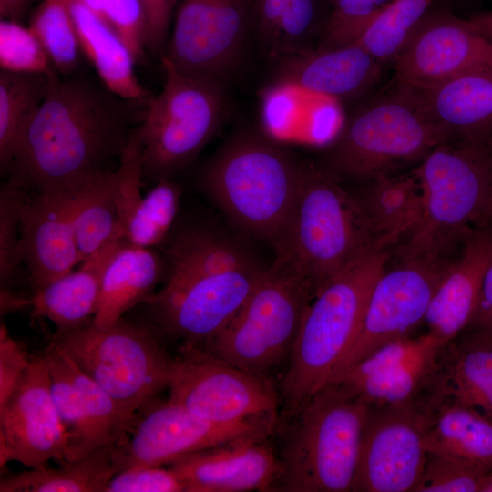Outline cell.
Wrapping results in <instances>:
<instances>
[{"label":"cell","instance_id":"cell-1","mask_svg":"<svg viewBox=\"0 0 492 492\" xmlns=\"http://www.w3.org/2000/svg\"><path fill=\"white\" fill-rule=\"evenodd\" d=\"M144 105L121 98L79 72L53 77L5 178L27 191L69 194L110 170Z\"/></svg>","mask_w":492,"mask_h":492},{"label":"cell","instance_id":"cell-2","mask_svg":"<svg viewBox=\"0 0 492 492\" xmlns=\"http://www.w3.org/2000/svg\"><path fill=\"white\" fill-rule=\"evenodd\" d=\"M304 163L256 133L233 137L202 173L209 197L243 233L278 251L289 232Z\"/></svg>","mask_w":492,"mask_h":492},{"label":"cell","instance_id":"cell-3","mask_svg":"<svg viewBox=\"0 0 492 492\" xmlns=\"http://www.w3.org/2000/svg\"><path fill=\"white\" fill-rule=\"evenodd\" d=\"M446 140L415 90L395 80L392 87L353 109L318 165L341 182L360 185L418 166Z\"/></svg>","mask_w":492,"mask_h":492},{"label":"cell","instance_id":"cell-4","mask_svg":"<svg viewBox=\"0 0 492 492\" xmlns=\"http://www.w3.org/2000/svg\"><path fill=\"white\" fill-rule=\"evenodd\" d=\"M392 249L381 240L357 196L323 169L305 164L282 257L309 283L313 296L360 259Z\"/></svg>","mask_w":492,"mask_h":492},{"label":"cell","instance_id":"cell-5","mask_svg":"<svg viewBox=\"0 0 492 492\" xmlns=\"http://www.w3.org/2000/svg\"><path fill=\"white\" fill-rule=\"evenodd\" d=\"M392 249L373 252L328 281L312 299L302 321L281 395L295 413L330 384L353 344L375 282Z\"/></svg>","mask_w":492,"mask_h":492},{"label":"cell","instance_id":"cell-6","mask_svg":"<svg viewBox=\"0 0 492 492\" xmlns=\"http://www.w3.org/2000/svg\"><path fill=\"white\" fill-rule=\"evenodd\" d=\"M371 405L329 384L294 414L279 456L276 488L290 492H349Z\"/></svg>","mask_w":492,"mask_h":492},{"label":"cell","instance_id":"cell-7","mask_svg":"<svg viewBox=\"0 0 492 492\" xmlns=\"http://www.w3.org/2000/svg\"><path fill=\"white\" fill-rule=\"evenodd\" d=\"M313 298L309 283L275 256L229 324L195 348L242 370L265 374L289 360Z\"/></svg>","mask_w":492,"mask_h":492},{"label":"cell","instance_id":"cell-8","mask_svg":"<svg viewBox=\"0 0 492 492\" xmlns=\"http://www.w3.org/2000/svg\"><path fill=\"white\" fill-rule=\"evenodd\" d=\"M165 82L148 100L134 131L143 175L160 180L190 164L220 128L226 112L223 82L186 75L164 56Z\"/></svg>","mask_w":492,"mask_h":492},{"label":"cell","instance_id":"cell-9","mask_svg":"<svg viewBox=\"0 0 492 492\" xmlns=\"http://www.w3.org/2000/svg\"><path fill=\"white\" fill-rule=\"evenodd\" d=\"M49 345L71 359L129 415H136L168 388L173 358L144 324L123 317L107 328L91 322L55 333Z\"/></svg>","mask_w":492,"mask_h":492},{"label":"cell","instance_id":"cell-10","mask_svg":"<svg viewBox=\"0 0 492 492\" xmlns=\"http://www.w3.org/2000/svg\"><path fill=\"white\" fill-rule=\"evenodd\" d=\"M415 171L423 210L410 236L456 250L469 229L485 222L492 190V142L447 139Z\"/></svg>","mask_w":492,"mask_h":492},{"label":"cell","instance_id":"cell-11","mask_svg":"<svg viewBox=\"0 0 492 492\" xmlns=\"http://www.w3.org/2000/svg\"><path fill=\"white\" fill-rule=\"evenodd\" d=\"M457 251H443L413 237L392 248L372 290L360 330L330 384L376 349L409 335L424 322Z\"/></svg>","mask_w":492,"mask_h":492},{"label":"cell","instance_id":"cell-12","mask_svg":"<svg viewBox=\"0 0 492 492\" xmlns=\"http://www.w3.org/2000/svg\"><path fill=\"white\" fill-rule=\"evenodd\" d=\"M277 416L218 424L200 418L171 402L156 399L140 409L126 437L113 448L117 473L145 466L169 465L191 453L247 438L267 439Z\"/></svg>","mask_w":492,"mask_h":492},{"label":"cell","instance_id":"cell-13","mask_svg":"<svg viewBox=\"0 0 492 492\" xmlns=\"http://www.w3.org/2000/svg\"><path fill=\"white\" fill-rule=\"evenodd\" d=\"M169 399L218 424L277 416L280 396L265 374L242 370L202 350L183 345L173 358Z\"/></svg>","mask_w":492,"mask_h":492},{"label":"cell","instance_id":"cell-14","mask_svg":"<svg viewBox=\"0 0 492 492\" xmlns=\"http://www.w3.org/2000/svg\"><path fill=\"white\" fill-rule=\"evenodd\" d=\"M266 268L251 265L175 282L163 286L145 303L162 331L200 347L217 336L234 318Z\"/></svg>","mask_w":492,"mask_h":492},{"label":"cell","instance_id":"cell-15","mask_svg":"<svg viewBox=\"0 0 492 492\" xmlns=\"http://www.w3.org/2000/svg\"><path fill=\"white\" fill-rule=\"evenodd\" d=\"M427 419L424 396L401 405L371 406L352 491H415L428 454Z\"/></svg>","mask_w":492,"mask_h":492},{"label":"cell","instance_id":"cell-16","mask_svg":"<svg viewBox=\"0 0 492 492\" xmlns=\"http://www.w3.org/2000/svg\"><path fill=\"white\" fill-rule=\"evenodd\" d=\"M251 36V0H183L164 56L179 71L222 81Z\"/></svg>","mask_w":492,"mask_h":492},{"label":"cell","instance_id":"cell-17","mask_svg":"<svg viewBox=\"0 0 492 492\" xmlns=\"http://www.w3.org/2000/svg\"><path fill=\"white\" fill-rule=\"evenodd\" d=\"M395 80L415 88L492 68V44L468 20L430 8L393 62Z\"/></svg>","mask_w":492,"mask_h":492},{"label":"cell","instance_id":"cell-18","mask_svg":"<svg viewBox=\"0 0 492 492\" xmlns=\"http://www.w3.org/2000/svg\"><path fill=\"white\" fill-rule=\"evenodd\" d=\"M66 436L54 403L46 355L32 356L17 391L0 411V466L15 461L28 468L53 460L66 464Z\"/></svg>","mask_w":492,"mask_h":492},{"label":"cell","instance_id":"cell-19","mask_svg":"<svg viewBox=\"0 0 492 492\" xmlns=\"http://www.w3.org/2000/svg\"><path fill=\"white\" fill-rule=\"evenodd\" d=\"M266 440H237L185 455L168 466L185 492L269 491L276 488L282 466Z\"/></svg>","mask_w":492,"mask_h":492},{"label":"cell","instance_id":"cell-20","mask_svg":"<svg viewBox=\"0 0 492 492\" xmlns=\"http://www.w3.org/2000/svg\"><path fill=\"white\" fill-rule=\"evenodd\" d=\"M18 257L26 265L33 293L80 263L67 195L26 190Z\"/></svg>","mask_w":492,"mask_h":492},{"label":"cell","instance_id":"cell-21","mask_svg":"<svg viewBox=\"0 0 492 492\" xmlns=\"http://www.w3.org/2000/svg\"><path fill=\"white\" fill-rule=\"evenodd\" d=\"M492 264V228L469 229L446 271L424 322L439 348L454 341L468 326L476 311L485 276Z\"/></svg>","mask_w":492,"mask_h":492},{"label":"cell","instance_id":"cell-22","mask_svg":"<svg viewBox=\"0 0 492 492\" xmlns=\"http://www.w3.org/2000/svg\"><path fill=\"white\" fill-rule=\"evenodd\" d=\"M278 62L274 84L338 100L364 98L379 82L384 67L357 42L314 48Z\"/></svg>","mask_w":492,"mask_h":492},{"label":"cell","instance_id":"cell-23","mask_svg":"<svg viewBox=\"0 0 492 492\" xmlns=\"http://www.w3.org/2000/svg\"><path fill=\"white\" fill-rule=\"evenodd\" d=\"M413 88L447 139L492 142V68Z\"/></svg>","mask_w":492,"mask_h":492},{"label":"cell","instance_id":"cell-24","mask_svg":"<svg viewBox=\"0 0 492 492\" xmlns=\"http://www.w3.org/2000/svg\"><path fill=\"white\" fill-rule=\"evenodd\" d=\"M126 240H117L70 271L33 293L31 314L47 319L56 327V333H65L82 327L94 319L100 297L104 272Z\"/></svg>","mask_w":492,"mask_h":492},{"label":"cell","instance_id":"cell-25","mask_svg":"<svg viewBox=\"0 0 492 492\" xmlns=\"http://www.w3.org/2000/svg\"><path fill=\"white\" fill-rule=\"evenodd\" d=\"M329 12L326 0H251V37L278 62L314 49Z\"/></svg>","mask_w":492,"mask_h":492},{"label":"cell","instance_id":"cell-26","mask_svg":"<svg viewBox=\"0 0 492 492\" xmlns=\"http://www.w3.org/2000/svg\"><path fill=\"white\" fill-rule=\"evenodd\" d=\"M165 274L163 254L153 248L136 246L125 241L104 272L92 323L97 328L114 324L126 312L145 303L156 292Z\"/></svg>","mask_w":492,"mask_h":492},{"label":"cell","instance_id":"cell-27","mask_svg":"<svg viewBox=\"0 0 492 492\" xmlns=\"http://www.w3.org/2000/svg\"><path fill=\"white\" fill-rule=\"evenodd\" d=\"M425 445L427 453L459 456L492 470V419L435 388L428 394Z\"/></svg>","mask_w":492,"mask_h":492},{"label":"cell","instance_id":"cell-28","mask_svg":"<svg viewBox=\"0 0 492 492\" xmlns=\"http://www.w3.org/2000/svg\"><path fill=\"white\" fill-rule=\"evenodd\" d=\"M435 386L492 419V335L465 330L440 350Z\"/></svg>","mask_w":492,"mask_h":492},{"label":"cell","instance_id":"cell-29","mask_svg":"<svg viewBox=\"0 0 492 492\" xmlns=\"http://www.w3.org/2000/svg\"><path fill=\"white\" fill-rule=\"evenodd\" d=\"M82 53L101 83L123 99L147 103L149 93L138 81L136 61L124 41L78 0H68Z\"/></svg>","mask_w":492,"mask_h":492},{"label":"cell","instance_id":"cell-30","mask_svg":"<svg viewBox=\"0 0 492 492\" xmlns=\"http://www.w3.org/2000/svg\"><path fill=\"white\" fill-rule=\"evenodd\" d=\"M354 193L389 248L409 237L420 221L423 198L415 169L360 184Z\"/></svg>","mask_w":492,"mask_h":492},{"label":"cell","instance_id":"cell-31","mask_svg":"<svg viewBox=\"0 0 492 492\" xmlns=\"http://www.w3.org/2000/svg\"><path fill=\"white\" fill-rule=\"evenodd\" d=\"M116 170L100 173L67 195L80 263L106 244L126 240L116 201Z\"/></svg>","mask_w":492,"mask_h":492},{"label":"cell","instance_id":"cell-32","mask_svg":"<svg viewBox=\"0 0 492 492\" xmlns=\"http://www.w3.org/2000/svg\"><path fill=\"white\" fill-rule=\"evenodd\" d=\"M164 281L175 282L256 263L242 246L200 227L185 229L166 246Z\"/></svg>","mask_w":492,"mask_h":492},{"label":"cell","instance_id":"cell-33","mask_svg":"<svg viewBox=\"0 0 492 492\" xmlns=\"http://www.w3.org/2000/svg\"><path fill=\"white\" fill-rule=\"evenodd\" d=\"M113 448L102 447L57 468L46 466L5 476L0 492H104L117 474Z\"/></svg>","mask_w":492,"mask_h":492},{"label":"cell","instance_id":"cell-34","mask_svg":"<svg viewBox=\"0 0 492 492\" xmlns=\"http://www.w3.org/2000/svg\"><path fill=\"white\" fill-rule=\"evenodd\" d=\"M439 353L440 350L364 376H343L331 384H340L371 406L408 403L429 388L437 372Z\"/></svg>","mask_w":492,"mask_h":492},{"label":"cell","instance_id":"cell-35","mask_svg":"<svg viewBox=\"0 0 492 492\" xmlns=\"http://www.w3.org/2000/svg\"><path fill=\"white\" fill-rule=\"evenodd\" d=\"M52 77L0 69V172L5 178L24 131L49 90Z\"/></svg>","mask_w":492,"mask_h":492},{"label":"cell","instance_id":"cell-36","mask_svg":"<svg viewBox=\"0 0 492 492\" xmlns=\"http://www.w3.org/2000/svg\"><path fill=\"white\" fill-rule=\"evenodd\" d=\"M44 354L54 403L66 436V463L73 462L100 448L82 397L66 369L64 355L51 345Z\"/></svg>","mask_w":492,"mask_h":492},{"label":"cell","instance_id":"cell-37","mask_svg":"<svg viewBox=\"0 0 492 492\" xmlns=\"http://www.w3.org/2000/svg\"><path fill=\"white\" fill-rule=\"evenodd\" d=\"M29 26L61 77L78 72L82 50L68 0H42L30 16Z\"/></svg>","mask_w":492,"mask_h":492},{"label":"cell","instance_id":"cell-38","mask_svg":"<svg viewBox=\"0 0 492 492\" xmlns=\"http://www.w3.org/2000/svg\"><path fill=\"white\" fill-rule=\"evenodd\" d=\"M437 0H393L356 41L382 65L393 63Z\"/></svg>","mask_w":492,"mask_h":492},{"label":"cell","instance_id":"cell-39","mask_svg":"<svg viewBox=\"0 0 492 492\" xmlns=\"http://www.w3.org/2000/svg\"><path fill=\"white\" fill-rule=\"evenodd\" d=\"M180 197V187L169 179L157 181L125 223L126 241L146 248L164 241L177 216Z\"/></svg>","mask_w":492,"mask_h":492},{"label":"cell","instance_id":"cell-40","mask_svg":"<svg viewBox=\"0 0 492 492\" xmlns=\"http://www.w3.org/2000/svg\"><path fill=\"white\" fill-rule=\"evenodd\" d=\"M62 354L67 374L86 406L98 448L119 444L126 437L136 415L127 413L71 359Z\"/></svg>","mask_w":492,"mask_h":492},{"label":"cell","instance_id":"cell-41","mask_svg":"<svg viewBox=\"0 0 492 492\" xmlns=\"http://www.w3.org/2000/svg\"><path fill=\"white\" fill-rule=\"evenodd\" d=\"M492 470L459 456L428 453L415 492H486Z\"/></svg>","mask_w":492,"mask_h":492},{"label":"cell","instance_id":"cell-42","mask_svg":"<svg viewBox=\"0 0 492 492\" xmlns=\"http://www.w3.org/2000/svg\"><path fill=\"white\" fill-rule=\"evenodd\" d=\"M0 67L16 73L59 75L33 29L5 19L0 22Z\"/></svg>","mask_w":492,"mask_h":492},{"label":"cell","instance_id":"cell-43","mask_svg":"<svg viewBox=\"0 0 492 492\" xmlns=\"http://www.w3.org/2000/svg\"><path fill=\"white\" fill-rule=\"evenodd\" d=\"M393 0H326L329 16L316 48H334L356 42Z\"/></svg>","mask_w":492,"mask_h":492},{"label":"cell","instance_id":"cell-44","mask_svg":"<svg viewBox=\"0 0 492 492\" xmlns=\"http://www.w3.org/2000/svg\"><path fill=\"white\" fill-rule=\"evenodd\" d=\"M127 45L137 62L146 55L148 26L141 0H78Z\"/></svg>","mask_w":492,"mask_h":492},{"label":"cell","instance_id":"cell-45","mask_svg":"<svg viewBox=\"0 0 492 492\" xmlns=\"http://www.w3.org/2000/svg\"><path fill=\"white\" fill-rule=\"evenodd\" d=\"M26 190L6 180L0 189V284L9 287L17 266L22 207Z\"/></svg>","mask_w":492,"mask_h":492},{"label":"cell","instance_id":"cell-46","mask_svg":"<svg viewBox=\"0 0 492 492\" xmlns=\"http://www.w3.org/2000/svg\"><path fill=\"white\" fill-rule=\"evenodd\" d=\"M181 479L170 467L145 466L117 473L104 492H183Z\"/></svg>","mask_w":492,"mask_h":492},{"label":"cell","instance_id":"cell-47","mask_svg":"<svg viewBox=\"0 0 492 492\" xmlns=\"http://www.w3.org/2000/svg\"><path fill=\"white\" fill-rule=\"evenodd\" d=\"M25 349L9 334L6 326L0 327V411L10 402L23 382L31 364Z\"/></svg>","mask_w":492,"mask_h":492},{"label":"cell","instance_id":"cell-48","mask_svg":"<svg viewBox=\"0 0 492 492\" xmlns=\"http://www.w3.org/2000/svg\"><path fill=\"white\" fill-rule=\"evenodd\" d=\"M147 16V48L159 51L167 40L179 0H141Z\"/></svg>","mask_w":492,"mask_h":492},{"label":"cell","instance_id":"cell-49","mask_svg":"<svg viewBox=\"0 0 492 492\" xmlns=\"http://www.w3.org/2000/svg\"><path fill=\"white\" fill-rule=\"evenodd\" d=\"M466 330L492 335V264L487 272L476 311Z\"/></svg>","mask_w":492,"mask_h":492},{"label":"cell","instance_id":"cell-50","mask_svg":"<svg viewBox=\"0 0 492 492\" xmlns=\"http://www.w3.org/2000/svg\"><path fill=\"white\" fill-rule=\"evenodd\" d=\"M35 0H0L2 19L21 22Z\"/></svg>","mask_w":492,"mask_h":492},{"label":"cell","instance_id":"cell-51","mask_svg":"<svg viewBox=\"0 0 492 492\" xmlns=\"http://www.w3.org/2000/svg\"><path fill=\"white\" fill-rule=\"evenodd\" d=\"M1 313L5 314L20 310L26 306L30 307L31 299L21 297L14 293L8 287L1 288Z\"/></svg>","mask_w":492,"mask_h":492},{"label":"cell","instance_id":"cell-52","mask_svg":"<svg viewBox=\"0 0 492 492\" xmlns=\"http://www.w3.org/2000/svg\"><path fill=\"white\" fill-rule=\"evenodd\" d=\"M469 21L492 44V11L475 15Z\"/></svg>","mask_w":492,"mask_h":492},{"label":"cell","instance_id":"cell-53","mask_svg":"<svg viewBox=\"0 0 492 492\" xmlns=\"http://www.w3.org/2000/svg\"><path fill=\"white\" fill-rule=\"evenodd\" d=\"M483 225H487L490 228H492V190H491V194H490L489 203H488V207H487V210L486 214L485 222Z\"/></svg>","mask_w":492,"mask_h":492},{"label":"cell","instance_id":"cell-54","mask_svg":"<svg viewBox=\"0 0 492 492\" xmlns=\"http://www.w3.org/2000/svg\"><path fill=\"white\" fill-rule=\"evenodd\" d=\"M486 492H492V476H491V478H490V481L487 487V489H486Z\"/></svg>","mask_w":492,"mask_h":492}]
</instances>
